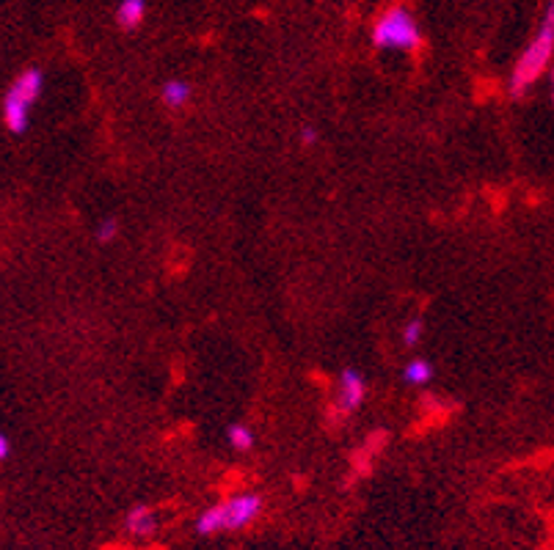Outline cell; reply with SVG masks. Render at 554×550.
I'll use <instances>...</instances> for the list:
<instances>
[{
  "mask_svg": "<svg viewBox=\"0 0 554 550\" xmlns=\"http://www.w3.org/2000/svg\"><path fill=\"white\" fill-rule=\"evenodd\" d=\"M227 440H229V446L237 448V451H251V448H254V432H251L246 424H232V427L227 430Z\"/></svg>",
  "mask_w": 554,
  "mask_h": 550,
  "instance_id": "10",
  "label": "cell"
},
{
  "mask_svg": "<svg viewBox=\"0 0 554 550\" xmlns=\"http://www.w3.org/2000/svg\"><path fill=\"white\" fill-rule=\"evenodd\" d=\"M424 336V323L422 319H408L406 328H403V344L406 347H416Z\"/></svg>",
  "mask_w": 554,
  "mask_h": 550,
  "instance_id": "12",
  "label": "cell"
},
{
  "mask_svg": "<svg viewBox=\"0 0 554 550\" xmlns=\"http://www.w3.org/2000/svg\"><path fill=\"white\" fill-rule=\"evenodd\" d=\"M9 457H12V440L4 432V435H0V463H9Z\"/></svg>",
  "mask_w": 554,
  "mask_h": 550,
  "instance_id": "14",
  "label": "cell"
},
{
  "mask_svg": "<svg viewBox=\"0 0 554 550\" xmlns=\"http://www.w3.org/2000/svg\"><path fill=\"white\" fill-rule=\"evenodd\" d=\"M370 39L378 50L414 53L422 44V31H419L416 17L406 6H392L375 20Z\"/></svg>",
  "mask_w": 554,
  "mask_h": 550,
  "instance_id": "3",
  "label": "cell"
},
{
  "mask_svg": "<svg viewBox=\"0 0 554 550\" xmlns=\"http://www.w3.org/2000/svg\"><path fill=\"white\" fill-rule=\"evenodd\" d=\"M317 138H320V135H317L315 127H301V144H304V146H315Z\"/></svg>",
  "mask_w": 554,
  "mask_h": 550,
  "instance_id": "13",
  "label": "cell"
},
{
  "mask_svg": "<svg viewBox=\"0 0 554 550\" xmlns=\"http://www.w3.org/2000/svg\"><path fill=\"white\" fill-rule=\"evenodd\" d=\"M403 380L408 386H428L433 380V366L424 360V358H414L406 363V369H403Z\"/></svg>",
  "mask_w": 554,
  "mask_h": 550,
  "instance_id": "9",
  "label": "cell"
},
{
  "mask_svg": "<svg viewBox=\"0 0 554 550\" xmlns=\"http://www.w3.org/2000/svg\"><path fill=\"white\" fill-rule=\"evenodd\" d=\"M191 100V85L185 80H165L160 88V102L168 108H183Z\"/></svg>",
  "mask_w": 554,
  "mask_h": 550,
  "instance_id": "8",
  "label": "cell"
},
{
  "mask_svg": "<svg viewBox=\"0 0 554 550\" xmlns=\"http://www.w3.org/2000/svg\"><path fill=\"white\" fill-rule=\"evenodd\" d=\"M554 58V0L546 6L543 12V20L532 36V41L524 48V53L519 56L514 72H510V80H507V88L514 97H524L527 91L543 77V72L549 69Z\"/></svg>",
  "mask_w": 554,
  "mask_h": 550,
  "instance_id": "1",
  "label": "cell"
},
{
  "mask_svg": "<svg viewBox=\"0 0 554 550\" xmlns=\"http://www.w3.org/2000/svg\"><path fill=\"white\" fill-rule=\"evenodd\" d=\"M551 102H554V72H551Z\"/></svg>",
  "mask_w": 554,
  "mask_h": 550,
  "instance_id": "15",
  "label": "cell"
},
{
  "mask_svg": "<svg viewBox=\"0 0 554 550\" xmlns=\"http://www.w3.org/2000/svg\"><path fill=\"white\" fill-rule=\"evenodd\" d=\"M41 91H45V75L41 69L31 67L17 75V80L9 85L6 97H4V124L14 132L22 135L31 124V108L39 102Z\"/></svg>",
  "mask_w": 554,
  "mask_h": 550,
  "instance_id": "4",
  "label": "cell"
},
{
  "mask_svg": "<svg viewBox=\"0 0 554 550\" xmlns=\"http://www.w3.org/2000/svg\"><path fill=\"white\" fill-rule=\"evenodd\" d=\"M147 17V0H121L116 6V25L121 31H136Z\"/></svg>",
  "mask_w": 554,
  "mask_h": 550,
  "instance_id": "7",
  "label": "cell"
},
{
  "mask_svg": "<svg viewBox=\"0 0 554 550\" xmlns=\"http://www.w3.org/2000/svg\"><path fill=\"white\" fill-rule=\"evenodd\" d=\"M367 396V383L356 369H345L339 375V394H336V410L339 412H353L362 407Z\"/></svg>",
  "mask_w": 554,
  "mask_h": 550,
  "instance_id": "5",
  "label": "cell"
},
{
  "mask_svg": "<svg viewBox=\"0 0 554 550\" xmlns=\"http://www.w3.org/2000/svg\"><path fill=\"white\" fill-rule=\"evenodd\" d=\"M263 495L260 492H237L224 503L204 510L196 518V531L199 534H219V531H240L251 520H257L263 512Z\"/></svg>",
  "mask_w": 554,
  "mask_h": 550,
  "instance_id": "2",
  "label": "cell"
},
{
  "mask_svg": "<svg viewBox=\"0 0 554 550\" xmlns=\"http://www.w3.org/2000/svg\"><path fill=\"white\" fill-rule=\"evenodd\" d=\"M124 531L136 539H149L157 531V515L149 510L147 503H136V507L124 515Z\"/></svg>",
  "mask_w": 554,
  "mask_h": 550,
  "instance_id": "6",
  "label": "cell"
},
{
  "mask_svg": "<svg viewBox=\"0 0 554 550\" xmlns=\"http://www.w3.org/2000/svg\"><path fill=\"white\" fill-rule=\"evenodd\" d=\"M119 237V220L116 217H105L97 223V243L100 245H108Z\"/></svg>",
  "mask_w": 554,
  "mask_h": 550,
  "instance_id": "11",
  "label": "cell"
}]
</instances>
